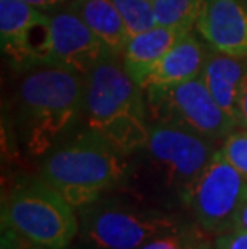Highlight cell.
I'll return each mask as SVG.
<instances>
[{
	"label": "cell",
	"instance_id": "cell-1",
	"mask_svg": "<svg viewBox=\"0 0 247 249\" xmlns=\"http://www.w3.org/2000/svg\"><path fill=\"white\" fill-rule=\"evenodd\" d=\"M83 121L120 155L145 148L149 135L143 89L120 58L108 55L85 76Z\"/></svg>",
	"mask_w": 247,
	"mask_h": 249
},
{
	"label": "cell",
	"instance_id": "cell-2",
	"mask_svg": "<svg viewBox=\"0 0 247 249\" xmlns=\"http://www.w3.org/2000/svg\"><path fill=\"white\" fill-rule=\"evenodd\" d=\"M85 76L66 68L40 66L16 90V119L28 151L49 153L60 137L83 116Z\"/></svg>",
	"mask_w": 247,
	"mask_h": 249
},
{
	"label": "cell",
	"instance_id": "cell-3",
	"mask_svg": "<svg viewBox=\"0 0 247 249\" xmlns=\"http://www.w3.org/2000/svg\"><path fill=\"white\" fill-rule=\"evenodd\" d=\"M124 155L90 129L53 146L42 164L40 176L74 209H82L124 183Z\"/></svg>",
	"mask_w": 247,
	"mask_h": 249
},
{
	"label": "cell",
	"instance_id": "cell-4",
	"mask_svg": "<svg viewBox=\"0 0 247 249\" xmlns=\"http://www.w3.org/2000/svg\"><path fill=\"white\" fill-rule=\"evenodd\" d=\"M2 227L45 249H66L81 231L74 208L44 177L15 183L2 206Z\"/></svg>",
	"mask_w": 247,
	"mask_h": 249
},
{
	"label": "cell",
	"instance_id": "cell-5",
	"mask_svg": "<svg viewBox=\"0 0 247 249\" xmlns=\"http://www.w3.org/2000/svg\"><path fill=\"white\" fill-rule=\"evenodd\" d=\"M82 240L98 249H138L146 241L180 229L159 211L135 208L113 198H99L79 209Z\"/></svg>",
	"mask_w": 247,
	"mask_h": 249
},
{
	"label": "cell",
	"instance_id": "cell-6",
	"mask_svg": "<svg viewBox=\"0 0 247 249\" xmlns=\"http://www.w3.org/2000/svg\"><path fill=\"white\" fill-rule=\"evenodd\" d=\"M143 90H146V105L156 121H175L212 142L227 139L238 127L212 97L201 76Z\"/></svg>",
	"mask_w": 247,
	"mask_h": 249
},
{
	"label": "cell",
	"instance_id": "cell-7",
	"mask_svg": "<svg viewBox=\"0 0 247 249\" xmlns=\"http://www.w3.org/2000/svg\"><path fill=\"white\" fill-rule=\"evenodd\" d=\"M181 196L199 227L218 236L234 229L236 215L247 201V180L218 150Z\"/></svg>",
	"mask_w": 247,
	"mask_h": 249
},
{
	"label": "cell",
	"instance_id": "cell-8",
	"mask_svg": "<svg viewBox=\"0 0 247 249\" xmlns=\"http://www.w3.org/2000/svg\"><path fill=\"white\" fill-rule=\"evenodd\" d=\"M146 151L167 183L183 195L202 174L218 150L212 140L175 121H156L149 125Z\"/></svg>",
	"mask_w": 247,
	"mask_h": 249
},
{
	"label": "cell",
	"instance_id": "cell-9",
	"mask_svg": "<svg viewBox=\"0 0 247 249\" xmlns=\"http://www.w3.org/2000/svg\"><path fill=\"white\" fill-rule=\"evenodd\" d=\"M51 17L23 0H0L2 52L18 71L49 66Z\"/></svg>",
	"mask_w": 247,
	"mask_h": 249
},
{
	"label": "cell",
	"instance_id": "cell-10",
	"mask_svg": "<svg viewBox=\"0 0 247 249\" xmlns=\"http://www.w3.org/2000/svg\"><path fill=\"white\" fill-rule=\"evenodd\" d=\"M108 55L103 42L71 7L51 17L49 66L87 76Z\"/></svg>",
	"mask_w": 247,
	"mask_h": 249
},
{
	"label": "cell",
	"instance_id": "cell-11",
	"mask_svg": "<svg viewBox=\"0 0 247 249\" xmlns=\"http://www.w3.org/2000/svg\"><path fill=\"white\" fill-rule=\"evenodd\" d=\"M196 31L212 49L247 58V0H206Z\"/></svg>",
	"mask_w": 247,
	"mask_h": 249
},
{
	"label": "cell",
	"instance_id": "cell-12",
	"mask_svg": "<svg viewBox=\"0 0 247 249\" xmlns=\"http://www.w3.org/2000/svg\"><path fill=\"white\" fill-rule=\"evenodd\" d=\"M246 71L247 58L231 56L210 47L201 74L212 97L238 125H241V92Z\"/></svg>",
	"mask_w": 247,
	"mask_h": 249
},
{
	"label": "cell",
	"instance_id": "cell-13",
	"mask_svg": "<svg viewBox=\"0 0 247 249\" xmlns=\"http://www.w3.org/2000/svg\"><path fill=\"white\" fill-rule=\"evenodd\" d=\"M186 33L190 31L156 24L149 31L130 37L122 56L125 71L141 89H145L156 65Z\"/></svg>",
	"mask_w": 247,
	"mask_h": 249
},
{
	"label": "cell",
	"instance_id": "cell-14",
	"mask_svg": "<svg viewBox=\"0 0 247 249\" xmlns=\"http://www.w3.org/2000/svg\"><path fill=\"white\" fill-rule=\"evenodd\" d=\"M210 45L199 40L193 31L183 34L172 49L162 56L145 86H170L199 77L206 66Z\"/></svg>",
	"mask_w": 247,
	"mask_h": 249
},
{
	"label": "cell",
	"instance_id": "cell-15",
	"mask_svg": "<svg viewBox=\"0 0 247 249\" xmlns=\"http://www.w3.org/2000/svg\"><path fill=\"white\" fill-rule=\"evenodd\" d=\"M71 8L97 34L109 53L122 60L130 36L113 0H72Z\"/></svg>",
	"mask_w": 247,
	"mask_h": 249
},
{
	"label": "cell",
	"instance_id": "cell-16",
	"mask_svg": "<svg viewBox=\"0 0 247 249\" xmlns=\"http://www.w3.org/2000/svg\"><path fill=\"white\" fill-rule=\"evenodd\" d=\"M206 0H152L156 23L169 28L193 31Z\"/></svg>",
	"mask_w": 247,
	"mask_h": 249
},
{
	"label": "cell",
	"instance_id": "cell-17",
	"mask_svg": "<svg viewBox=\"0 0 247 249\" xmlns=\"http://www.w3.org/2000/svg\"><path fill=\"white\" fill-rule=\"evenodd\" d=\"M130 37L149 31L157 24L151 0H113Z\"/></svg>",
	"mask_w": 247,
	"mask_h": 249
},
{
	"label": "cell",
	"instance_id": "cell-18",
	"mask_svg": "<svg viewBox=\"0 0 247 249\" xmlns=\"http://www.w3.org/2000/svg\"><path fill=\"white\" fill-rule=\"evenodd\" d=\"M201 238L202 236L198 235V231H194L193 229L180 227L177 230L152 238L138 249H191Z\"/></svg>",
	"mask_w": 247,
	"mask_h": 249
},
{
	"label": "cell",
	"instance_id": "cell-19",
	"mask_svg": "<svg viewBox=\"0 0 247 249\" xmlns=\"http://www.w3.org/2000/svg\"><path fill=\"white\" fill-rule=\"evenodd\" d=\"M223 156L247 180V130H233L220 148Z\"/></svg>",
	"mask_w": 247,
	"mask_h": 249
},
{
	"label": "cell",
	"instance_id": "cell-20",
	"mask_svg": "<svg viewBox=\"0 0 247 249\" xmlns=\"http://www.w3.org/2000/svg\"><path fill=\"white\" fill-rule=\"evenodd\" d=\"M0 249H45L35 243L26 240L19 233L8 229V227H2V238H0Z\"/></svg>",
	"mask_w": 247,
	"mask_h": 249
},
{
	"label": "cell",
	"instance_id": "cell-21",
	"mask_svg": "<svg viewBox=\"0 0 247 249\" xmlns=\"http://www.w3.org/2000/svg\"><path fill=\"white\" fill-rule=\"evenodd\" d=\"M217 249H247V233L241 230H230L215 238Z\"/></svg>",
	"mask_w": 247,
	"mask_h": 249
},
{
	"label": "cell",
	"instance_id": "cell-22",
	"mask_svg": "<svg viewBox=\"0 0 247 249\" xmlns=\"http://www.w3.org/2000/svg\"><path fill=\"white\" fill-rule=\"evenodd\" d=\"M241 125L247 129V71L243 82V92H241Z\"/></svg>",
	"mask_w": 247,
	"mask_h": 249
},
{
	"label": "cell",
	"instance_id": "cell-23",
	"mask_svg": "<svg viewBox=\"0 0 247 249\" xmlns=\"http://www.w3.org/2000/svg\"><path fill=\"white\" fill-rule=\"evenodd\" d=\"M233 230H241L247 233V201L241 206L238 215L234 219V229Z\"/></svg>",
	"mask_w": 247,
	"mask_h": 249
},
{
	"label": "cell",
	"instance_id": "cell-24",
	"mask_svg": "<svg viewBox=\"0 0 247 249\" xmlns=\"http://www.w3.org/2000/svg\"><path fill=\"white\" fill-rule=\"evenodd\" d=\"M23 2L34 5V7H37V8H53L67 2V0H23Z\"/></svg>",
	"mask_w": 247,
	"mask_h": 249
},
{
	"label": "cell",
	"instance_id": "cell-25",
	"mask_svg": "<svg viewBox=\"0 0 247 249\" xmlns=\"http://www.w3.org/2000/svg\"><path fill=\"white\" fill-rule=\"evenodd\" d=\"M191 249H217V248H215V243H210L207 240H204V238H201Z\"/></svg>",
	"mask_w": 247,
	"mask_h": 249
},
{
	"label": "cell",
	"instance_id": "cell-26",
	"mask_svg": "<svg viewBox=\"0 0 247 249\" xmlns=\"http://www.w3.org/2000/svg\"><path fill=\"white\" fill-rule=\"evenodd\" d=\"M151 2H152V0H151Z\"/></svg>",
	"mask_w": 247,
	"mask_h": 249
},
{
	"label": "cell",
	"instance_id": "cell-27",
	"mask_svg": "<svg viewBox=\"0 0 247 249\" xmlns=\"http://www.w3.org/2000/svg\"><path fill=\"white\" fill-rule=\"evenodd\" d=\"M66 249H67V248H66Z\"/></svg>",
	"mask_w": 247,
	"mask_h": 249
}]
</instances>
